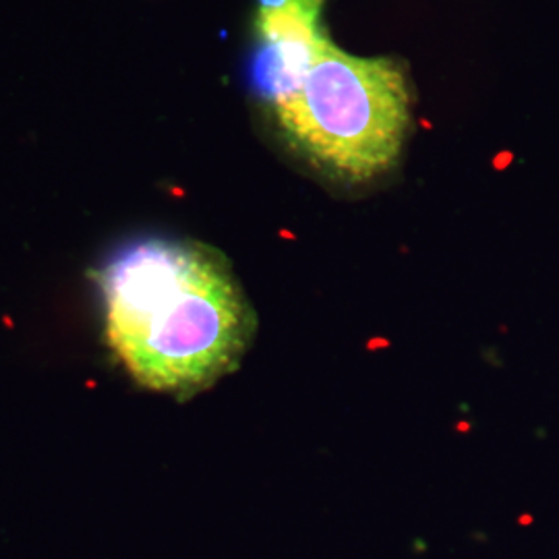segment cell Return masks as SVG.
Instances as JSON below:
<instances>
[{
	"mask_svg": "<svg viewBox=\"0 0 559 559\" xmlns=\"http://www.w3.org/2000/svg\"><path fill=\"white\" fill-rule=\"evenodd\" d=\"M98 284L108 342L147 390L193 396L235 371L255 338L230 261L198 240H133L106 260Z\"/></svg>",
	"mask_w": 559,
	"mask_h": 559,
	"instance_id": "6da1fadb",
	"label": "cell"
},
{
	"mask_svg": "<svg viewBox=\"0 0 559 559\" xmlns=\"http://www.w3.org/2000/svg\"><path fill=\"white\" fill-rule=\"evenodd\" d=\"M286 141L334 179H376L399 162L411 124V92L392 59H362L325 36L297 87L272 102Z\"/></svg>",
	"mask_w": 559,
	"mask_h": 559,
	"instance_id": "7a4b0ae2",
	"label": "cell"
},
{
	"mask_svg": "<svg viewBox=\"0 0 559 559\" xmlns=\"http://www.w3.org/2000/svg\"><path fill=\"white\" fill-rule=\"evenodd\" d=\"M255 32L260 55L255 59V85L265 100L290 94L320 44L318 21L323 0H258Z\"/></svg>",
	"mask_w": 559,
	"mask_h": 559,
	"instance_id": "3957f363",
	"label": "cell"
}]
</instances>
